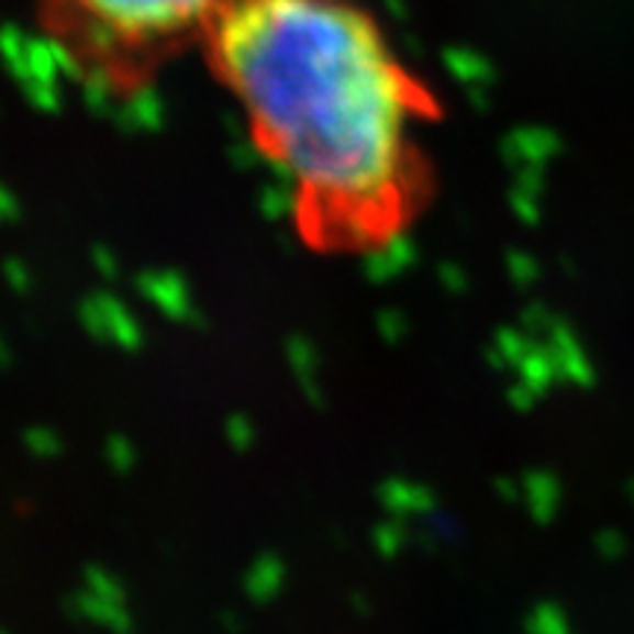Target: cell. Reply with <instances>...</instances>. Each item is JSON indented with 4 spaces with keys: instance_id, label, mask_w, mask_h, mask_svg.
<instances>
[{
    "instance_id": "2",
    "label": "cell",
    "mask_w": 634,
    "mask_h": 634,
    "mask_svg": "<svg viewBox=\"0 0 634 634\" xmlns=\"http://www.w3.org/2000/svg\"><path fill=\"white\" fill-rule=\"evenodd\" d=\"M212 0H36L38 27L68 71L98 94L133 100L191 47Z\"/></svg>"
},
{
    "instance_id": "1",
    "label": "cell",
    "mask_w": 634,
    "mask_h": 634,
    "mask_svg": "<svg viewBox=\"0 0 634 634\" xmlns=\"http://www.w3.org/2000/svg\"><path fill=\"white\" fill-rule=\"evenodd\" d=\"M197 51L286 174L309 251L376 256L426 215L444 103L356 0H212Z\"/></svg>"
}]
</instances>
